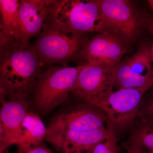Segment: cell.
<instances>
[{"label": "cell", "instance_id": "cell-1", "mask_svg": "<svg viewBox=\"0 0 153 153\" xmlns=\"http://www.w3.org/2000/svg\"><path fill=\"white\" fill-rule=\"evenodd\" d=\"M41 68L34 46L1 47L0 100H8L18 93L33 94Z\"/></svg>", "mask_w": 153, "mask_h": 153}, {"label": "cell", "instance_id": "cell-2", "mask_svg": "<svg viewBox=\"0 0 153 153\" xmlns=\"http://www.w3.org/2000/svg\"><path fill=\"white\" fill-rule=\"evenodd\" d=\"M82 66L52 65L41 71L32 98L33 111L45 115L66 102Z\"/></svg>", "mask_w": 153, "mask_h": 153}, {"label": "cell", "instance_id": "cell-3", "mask_svg": "<svg viewBox=\"0 0 153 153\" xmlns=\"http://www.w3.org/2000/svg\"><path fill=\"white\" fill-rule=\"evenodd\" d=\"M82 34L54 19L49 22L38 36L34 46L41 68L67 65L85 43L82 39Z\"/></svg>", "mask_w": 153, "mask_h": 153}, {"label": "cell", "instance_id": "cell-4", "mask_svg": "<svg viewBox=\"0 0 153 153\" xmlns=\"http://www.w3.org/2000/svg\"><path fill=\"white\" fill-rule=\"evenodd\" d=\"M119 63L113 67L82 64L71 93L76 99L93 104L102 110L107 100L114 91Z\"/></svg>", "mask_w": 153, "mask_h": 153}, {"label": "cell", "instance_id": "cell-5", "mask_svg": "<svg viewBox=\"0 0 153 153\" xmlns=\"http://www.w3.org/2000/svg\"><path fill=\"white\" fill-rule=\"evenodd\" d=\"M54 19L82 34L93 32L110 33L102 16L98 0L60 1Z\"/></svg>", "mask_w": 153, "mask_h": 153}, {"label": "cell", "instance_id": "cell-6", "mask_svg": "<svg viewBox=\"0 0 153 153\" xmlns=\"http://www.w3.org/2000/svg\"><path fill=\"white\" fill-rule=\"evenodd\" d=\"M153 85V82L139 88H120L108 97L102 110L111 120L117 136L130 132L143 99Z\"/></svg>", "mask_w": 153, "mask_h": 153}, {"label": "cell", "instance_id": "cell-7", "mask_svg": "<svg viewBox=\"0 0 153 153\" xmlns=\"http://www.w3.org/2000/svg\"><path fill=\"white\" fill-rule=\"evenodd\" d=\"M54 116L47 131L68 130L91 131L106 126L108 117L103 111L92 104L76 99Z\"/></svg>", "mask_w": 153, "mask_h": 153}, {"label": "cell", "instance_id": "cell-8", "mask_svg": "<svg viewBox=\"0 0 153 153\" xmlns=\"http://www.w3.org/2000/svg\"><path fill=\"white\" fill-rule=\"evenodd\" d=\"M126 50L118 36L110 33H98L85 42L74 58L85 64L113 67L120 63Z\"/></svg>", "mask_w": 153, "mask_h": 153}, {"label": "cell", "instance_id": "cell-9", "mask_svg": "<svg viewBox=\"0 0 153 153\" xmlns=\"http://www.w3.org/2000/svg\"><path fill=\"white\" fill-rule=\"evenodd\" d=\"M31 96L18 93L8 100H0V153L16 144L23 120L32 104Z\"/></svg>", "mask_w": 153, "mask_h": 153}, {"label": "cell", "instance_id": "cell-10", "mask_svg": "<svg viewBox=\"0 0 153 153\" xmlns=\"http://www.w3.org/2000/svg\"><path fill=\"white\" fill-rule=\"evenodd\" d=\"M60 1H19V16L24 47L30 46V39L39 36L44 27L55 18Z\"/></svg>", "mask_w": 153, "mask_h": 153}, {"label": "cell", "instance_id": "cell-11", "mask_svg": "<svg viewBox=\"0 0 153 153\" xmlns=\"http://www.w3.org/2000/svg\"><path fill=\"white\" fill-rule=\"evenodd\" d=\"M102 19L110 33L123 40H131L137 33L139 23L131 4L126 0H98Z\"/></svg>", "mask_w": 153, "mask_h": 153}, {"label": "cell", "instance_id": "cell-12", "mask_svg": "<svg viewBox=\"0 0 153 153\" xmlns=\"http://www.w3.org/2000/svg\"><path fill=\"white\" fill-rule=\"evenodd\" d=\"M106 127L91 131L63 130L47 131L46 141L63 153H92L97 145L105 138Z\"/></svg>", "mask_w": 153, "mask_h": 153}, {"label": "cell", "instance_id": "cell-13", "mask_svg": "<svg viewBox=\"0 0 153 153\" xmlns=\"http://www.w3.org/2000/svg\"><path fill=\"white\" fill-rule=\"evenodd\" d=\"M19 1L1 0V47L24 48L19 16Z\"/></svg>", "mask_w": 153, "mask_h": 153}, {"label": "cell", "instance_id": "cell-14", "mask_svg": "<svg viewBox=\"0 0 153 153\" xmlns=\"http://www.w3.org/2000/svg\"><path fill=\"white\" fill-rule=\"evenodd\" d=\"M47 127L40 115L29 111L23 120L16 144L17 153H28L44 143Z\"/></svg>", "mask_w": 153, "mask_h": 153}, {"label": "cell", "instance_id": "cell-15", "mask_svg": "<svg viewBox=\"0 0 153 153\" xmlns=\"http://www.w3.org/2000/svg\"><path fill=\"white\" fill-rule=\"evenodd\" d=\"M123 61L130 72L135 76L148 79L153 78L150 48L147 46L140 47L131 57Z\"/></svg>", "mask_w": 153, "mask_h": 153}, {"label": "cell", "instance_id": "cell-16", "mask_svg": "<svg viewBox=\"0 0 153 153\" xmlns=\"http://www.w3.org/2000/svg\"><path fill=\"white\" fill-rule=\"evenodd\" d=\"M124 143L136 145L153 153V124L137 119Z\"/></svg>", "mask_w": 153, "mask_h": 153}, {"label": "cell", "instance_id": "cell-17", "mask_svg": "<svg viewBox=\"0 0 153 153\" xmlns=\"http://www.w3.org/2000/svg\"><path fill=\"white\" fill-rule=\"evenodd\" d=\"M106 127V137L95 146L92 153H120L122 147L118 144L117 134L111 120L108 117Z\"/></svg>", "mask_w": 153, "mask_h": 153}, {"label": "cell", "instance_id": "cell-18", "mask_svg": "<svg viewBox=\"0 0 153 153\" xmlns=\"http://www.w3.org/2000/svg\"><path fill=\"white\" fill-rule=\"evenodd\" d=\"M137 119L153 124V91L146 94L143 99Z\"/></svg>", "mask_w": 153, "mask_h": 153}, {"label": "cell", "instance_id": "cell-19", "mask_svg": "<svg viewBox=\"0 0 153 153\" xmlns=\"http://www.w3.org/2000/svg\"><path fill=\"white\" fill-rule=\"evenodd\" d=\"M123 146L126 149L127 153H152L145 150L136 145L124 143Z\"/></svg>", "mask_w": 153, "mask_h": 153}, {"label": "cell", "instance_id": "cell-20", "mask_svg": "<svg viewBox=\"0 0 153 153\" xmlns=\"http://www.w3.org/2000/svg\"><path fill=\"white\" fill-rule=\"evenodd\" d=\"M28 153H52V151L47 147L45 144L43 143L41 146L36 148Z\"/></svg>", "mask_w": 153, "mask_h": 153}, {"label": "cell", "instance_id": "cell-21", "mask_svg": "<svg viewBox=\"0 0 153 153\" xmlns=\"http://www.w3.org/2000/svg\"><path fill=\"white\" fill-rule=\"evenodd\" d=\"M146 25L148 29L153 35V19H149L146 22ZM151 58L153 63V43L152 47L150 48Z\"/></svg>", "mask_w": 153, "mask_h": 153}, {"label": "cell", "instance_id": "cell-22", "mask_svg": "<svg viewBox=\"0 0 153 153\" xmlns=\"http://www.w3.org/2000/svg\"><path fill=\"white\" fill-rule=\"evenodd\" d=\"M148 1L153 10V0H149Z\"/></svg>", "mask_w": 153, "mask_h": 153}, {"label": "cell", "instance_id": "cell-23", "mask_svg": "<svg viewBox=\"0 0 153 153\" xmlns=\"http://www.w3.org/2000/svg\"><path fill=\"white\" fill-rule=\"evenodd\" d=\"M5 153H8V150L6 151V152H5Z\"/></svg>", "mask_w": 153, "mask_h": 153}]
</instances>
